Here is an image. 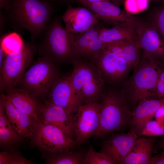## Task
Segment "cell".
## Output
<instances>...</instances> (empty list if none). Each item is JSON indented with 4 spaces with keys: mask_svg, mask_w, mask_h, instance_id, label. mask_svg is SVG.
<instances>
[{
    "mask_svg": "<svg viewBox=\"0 0 164 164\" xmlns=\"http://www.w3.org/2000/svg\"><path fill=\"white\" fill-rule=\"evenodd\" d=\"M73 70L69 78L81 104L99 98L105 86L99 70L91 61L77 58L71 62Z\"/></svg>",
    "mask_w": 164,
    "mask_h": 164,
    "instance_id": "5",
    "label": "cell"
},
{
    "mask_svg": "<svg viewBox=\"0 0 164 164\" xmlns=\"http://www.w3.org/2000/svg\"><path fill=\"white\" fill-rule=\"evenodd\" d=\"M5 53L2 49L0 47V67H1L4 58Z\"/></svg>",
    "mask_w": 164,
    "mask_h": 164,
    "instance_id": "35",
    "label": "cell"
},
{
    "mask_svg": "<svg viewBox=\"0 0 164 164\" xmlns=\"http://www.w3.org/2000/svg\"><path fill=\"white\" fill-rule=\"evenodd\" d=\"M31 143L43 153H53L72 150L75 140L54 125L35 120Z\"/></svg>",
    "mask_w": 164,
    "mask_h": 164,
    "instance_id": "8",
    "label": "cell"
},
{
    "mask_svg": "<svg viewBox=\"0 0 164 164\" xmlns=\"http://www.w3.org/2000/svg\"><path fill=\"white\" fill-rule=\"evenodd\" d=\"M36 46L39 57L44 56L55 63L70 61L75 58V36L69 32L57 19L50 21Z\"/></svg>",
    "mask_w": 164,
    "mask_h": 164,
    "instance_id": "3",
    "label": "cell"
},
{
    "mask_svg": "<svg viewBox=\"0 0 164 164\" xmlns=\"http://www.w3.org/2000/svg\"><path fill=\"white\" fill-rule=\"evenodd\" d=\"M160 0V1H163V2H164V0Z\"/></svg>",
    "mask_w": 164,
    "mask_h": 164,
    "instance_id": "39",
    "label": "cell"
},
{
    "mask_svg": "<svg viewBox=\"0 0 164 164\" xmlns=\"http://www.w3.org/2000/svg\"><path fill=\"white\" fill-rule=\"evenodd\" d=\"M5 97L17 109L35 119L41 102L27 91L16 87L3 93Z\"/></svg>",
    "mask_w": 164,
    "mask_h": 164,
    "instance_id": "19",
    "label": "cell"
},
{
    "mask_svg": "<svg viewBox=\"0 0 164 164\" xmlns=\"http://www.w3.org/2000/svg\"><path fill=\"white\" fill-rule=\"evenodd\" d=\"M133 25L143 55L149 61L164 67V42L158 31L150 22L135 17Z\"/></svg>",
    "mask_w": 164,
    "mask_h": 164,
    "instance_id": "10",
    "label": "cell"
},
{
    "mask_svg": "<svg viewBox=\"0 0 164 164\" xmlns=\"http://www.w3.org/2000/svg\"><path fill=\"white\" fill-rule=\"evenodd\" d=\"M84 155L80 152L72 150L53 153H43L42 155L47 164H81Z\"/></svg>",
    "mask_w": 164,
    "mask_h": 164,
    "instance_id": "24",
    "label": "cell"
},
{
    "mask_svg": "<svg viewBox=\"0 0 164 164\" xmlns=\"http://www.w3.org/2000/svg\"><path fill=\"white\" fill-rule=\"evenodd\" d=\"M91 61L99 70L105 84L122 87L134 68L124 59L106 50Z\"/></svg>",
    "mask_w": 164,
    "mask_h": 164,
    "instance_id": "9",
    "label": "cell"
},
{
    "mask_svg": "<svg viewBox=\"0 0 164 164\" xmlns=\"http://www.w3.org/2000/svg\"><path fill=\"white\" fill-rule=\"evenodd\" d=\"M61 19L67 29L75 36L94 28L99 20L86 7L70 6L61 16Z\"/></svg>",
    "mask_w": 164,
    "mask_h": 164,
    "instance_id": "15",
    "label": "cell"
},
{
    "mask_svg": "<svg viewBox=\"0 0 164 164\" xmlns=\"http://www.w3.org/2000/svg\"><path fill=\"white\" fill-rule=\"evenodd\" d=\"M82 164H114V161L106 154L96 151L91 146L84 155Z\"/></svg>",
    "mask_w": 164,
    "mask_h": 164,
    "instance_id": "28",
    "label": "cell"
},
{
    "mask_svg": "<svg viewBox=\"0 0 164 164\" xmlns=\"http://www.w3.org/2000/svg\"><path fill=\"white\" fill-rule=\"evenodd\" d=\"M100 29L94 28L75 35L74 50L75 58H85L94 39L98 37Z\"/></svg>",
    "mask_w": 164,
    "mask_h": 164,
    "instance_id": "23",
    "label": "cell"
},
{
    "mask_svg": "<svg viewBox=\"0 0 164 164\" xmlns=\"http://www.w3.org/2000/svg\"><path fill=\"white\" fill-rule=\"evenodd\" d=\"M24 43L18 33H9L3 36L0 40V47L5 54L11 53L20 50Z\"/></svg>",
    "mask_w": 164,
    "mask_h": 164,
    "instance_id": "26",
    "label": "cell"
},
{
    "mask_svg": "<svg viewBox=\"0 0 164 164\" xmlns=\"http://www.w3.org/2000/svg\"><path fill=\"white\" fill-rule=\"evenodd\" d=\"M162 67L143 55L122 87L128 103L135 106L144 100L152 98Z\"/></svg>",
    "mask_w": 164,
    "mask_h": 164,
    "instance_id": "4",
    "label": "cell"
},
{
    "mask_svg": "<svg viewBox=\"0 0 164 164\" xmlns=\"http://www.w3.org/2000/svg\"><path fill=\"white\" fill-rule=\"evenodd\" d=\"M133 23L117 25L111 28L100 29L98 38L105 43L118 41H138V36Z\"/></svg>",
    "mask_w": 164,
    "mask_h": 164,
    "instance_id": "22",
    "label": "cell"
},
{
    "mask_svg": "<svg viewBox=\"0 0 164 164\" xmlns=\"http://www.w3.org/2000/svg\"><path fill=\"white\" fill-rule=\"evenodd\" d=\"M105 43V50L124 59L134 68L138 64L141 49L138 41H118Z\"/></svg>",
    "mask_w": 164,
    "mask_h": 164,
    "instance_id": "21",
    "label": "cell"
},
{
    "mask_svg": "<svg viewBox=\"0 0 164 164\" xmlns=\"http://www.w3.org/2000/svg\"><path fill=\"white\" fill-rule=\"evenodd\" d=\"M155 142L153 138H138L121 164H149Z\"/></svg>",
    "mask_w": 164,
    "mask_h": 164,
    "instance_id": "20",
    "label": "cell"
},
{
    "mask_svg": "<svg viewBox=\"0 0 164 164\" xmlns=\"http://www.w3.org/2000/svg\"><path fill=\"white\" fill-rule=\"evenodd\" d=\"M151 0V1H152V0Z\"/></svg>",
    "mask_w": 164,
    "mask_h": 164,
    "instance_id": "40",
    "label": "cell"
},
{
    "mask_svg": "<svg viewBox=\"0 0 164 164\" xmlns=\"http://www.w3.org/2000/svg\"><path fill=\"white\" fill-rule=\"evenodd\" d=\"M149 0H125L126 11L131 14L137 13L146 9L148 7Z\"/></svg>",
    "mask_w": 164,
    "mask_h": 164,
    "instance_id": "31",
    "label": "cell"
},
{
    "mask_svg": "<svg viewBox=\"0 0 164 164\" xmlns=\"http://www.w3.org/2000/svg\"><path fill=\"white\" fill-rule=\"evenodd\" d=\"M138 135L151 137L164 136V126L152 119L145 125Z\"/></svg>",
    "mask_w": 164,
    "mask_h": 164,
    "instance_id": "29",
    "label": "cell"
},
{
    "mask_svg": "<svg viewBox=\"0 0 164 164\" xmlns=\"http://www.w3.org/2000/svg\"><path fill=\"white\" fill-rule=\"evenodd\" d=\"M32 164L35 163L25 157L16 148L0 152V164Z\"/></svg>",
    "mask_w": 164,
    "mask_h": 164,
    "instance_id": "27",
    "label": "cell"
},
{
    "mask_svg": "<svg viewBox=\"0 0 164 164\" xmlns=\"http://www.w3.org/2000/svg\"><path fill=\"white\" fill-rule=\"evenodd\" d=\"M75 141L78 145L94 136L100 126L98 99L81 104L73 117Z\"/></svg>",
    "mask_w": 164,
    "mask_h": 164,
    "instance_id": "11",
    "label": "cell"
},
{
    "mask_svg": "<svg viewBox=\"0 0 164 164\" xmlns=\"http://www.w3.org/2000/svg\"><path fill=\"white\" fill-rule=\"evenodd\" d=\"M150 21V22L156 29L164 42V5L153 12Z\"/></svg>",
    "mask_w": 164,
    "mask_h": 164,
    "instance_id": "30",
    "label": "cell"
},
{
    "mask_svg": "<svg viewBox=\"0 0 164 164\" xmlns=\"http://www.w3.org/2000/svg\"><path fill=\"white\" fill-rule=\"evenodd\" d=\"M160 144L161 148L163 149V150H164V137L163 138Z\"/></svg>",
    "mask_w": 164,
    "mask_h": 164,
    "instance_id": "38",
    "label": "cell"
},
{
    "mask_svg": "<svg viewBox=\"0 0 164 164\" xmlns=\"http://www.w3.org/2000/svg\"><path fill=\"white\" fill-rule=\"evenodd\" d=\"M0 103L3 106L6 114L13 126L24 139H28L32 137L35 119L16 108L2 93Z\"/></svg>",
    "mask_w": 164,
    "mask_h": 164,
    "instance_id": "17",
    "label": "cell"
},
{
    "mask_svg": "<svg viewBox=\"0 0 164 164\" xmlns=\"http://www.w3.org/2000/svg\"><path fill=\"white\" fill-rule=\"evenodd\" d=\"M45 100L73 115L81 104L73 89L69 76L60 77L56 81Z\"/></svg>",
    "mask_w": 164,
    "mask_h": 164,
    "instance_id": "14",
    "label": "cell"
},
{
    "mask_svg": "<svg viewBox=\"0 0 164 164\" xmlns=\"http://www.w3.org/2000/svg\"><path fill=\"white\" fill-rule=\"evenodd\" d=\"M164 102V97L147 99L139 102L132 111L130 123L132 128L138 134L145 125L154 117L157 110Z\"/></svg>",
    "mask_w": 164,
    "mask_h": 164,
    "instance_id": "18",
    "label": "cell"
},
{
    "mask_svg": "<svg viewBox=\"0 0 164 164\" xmlns=\"http://www.w3.org/2000/svg\"><path fill=\"white\" fill-rule=\"evenodd\" d=\"M56 64L46 57H39L26 70L17 87L27 91L39 99L45 100L60 78Z\"/></svg>",
    "mask_w": 164,
    "mask_h": 164,
    "instance_id": "6",
    "label": "cell"
},
{
    "mask_svg": "<svg viewBox=\"0 0 164 164\" xmlns=\"http://www.w3.org/2000/svg\"><path fill=\"white\" fill-rule=\"evenodd\" d=\"M91 11L98 20L113 26L133 23L135 17L110 2H89L78 0Z\"/></svg>",
    "mask_w": 164,
    "mask_h": 164,
    "instance_id": "13",
    "label": "cell"
},
{
    "mask_svg": "<svg viewBox=\"0 0 164 164\" xmlns=\"http://www.w3.org/2000/svg\"><path fill=\"white\" fill-rule=\"evenodd\" d=\"M11 0H0V10L5 9L6 12L9 10Z\"/></svg>",
    "mask_w": 164,
    "mask_h": 164,
    "instance_id": "34",
    "label": "cell"
},
{
    "mask_svg": "<svg viewBox=\"0 0 164 164\" xmlns=\"http://www.w3.org/2000/svg\"><path fill=\"white\" fill-rule=\"evenodd\" d=\"M154 117L159 124L164 126V102L157 110Z\"/></svg>",
    "mask_w": 164,
    "mask_h": 164,
    "instance_id": "32",
    "label": "cell"
},
{
    "mask_svg": "<svg viewBox=\"0 0 164 164\" xmlns=\"http://www.w3.org/2000/svg\"><path fill=\"white\" fill-rule=\"evenodd\" d=\"M138 135L132 128L127 133L113 135L104 142L101 151L108 155L115 164H121Z\"/></svg>",
    "mask_w": 164,
    "mask_h": 164,
    "instance_id": "16",
    "label": "cell"
},
{
    "mask_svg": "<svg viewBox=\"0 0 164 164\" xmlns=\"http://www.w3.org/2000/svg\"><path fill=\"white\" fill-rule=\"evenodd\" d=\"M124 0H112L115 4H121Z\"/></svg>",
    "mask_w": 164,
    "mask_h": 164,
    "instance_id": "37",
    "label": "cell"
},
{
    "mask_svg": "<svg viewBox=\"0 0 164 164\" xmlns=\"http://www.w3.org/2000/svg\"><path fill=\"white\" fill-rule=\"evenodd\" d=\"M98 99L100 126L96 138L121 130L130 124L132 112L122 87L105 84Z\"/></svg>",
    "mask_w": 164,
    "mask_h": 164,
    "instance_id": "2",
    "label": "cell"
},
{
    "mask_svg": "<svg viewBox=\"0 0 164 164\" xmlns=\"http://www.w3.org/2000/svg\"><path fill=\"white\" fill-rule=\"evenodd\" d=\"M23 139L11 122L4 127H0L1 149L6 150L16 148Z\"/></svg>",
    "mask_w": 164,
    "mask_h": 164,
    "instance_id": "25",
    "label": "cell"
},
{
    "mask_svg": "<svg viewBox=\"0 0 164 164\" xmlns=\"http://www.w3.org/2000/svg\"><path fill=\"white\" fill-rule=\"evenodd\" d=\"M157 155L152 156L149 164H164V150Z\"/></svg>",
    "mask_w": 164,
    "mask_h": 164,
    "instance_id": "33",
    "label": "cell"
},
{
    "mask_svg": "<svg viewBox=\"0 0 164 164\" xmlns=\"http://www.w3.org/2000/svg\"><path fill=\"white\" fill-rule=\"evenodd\" d=\"M85 1H86L87 2H101V1H106L108 2L107 0H84Z\"/></svg>",
    "mask_w": 164,
    "mask_h": 164,
    "instance_id": "36",
    "label": "cell"
},
{
    "mask_svg": "<svg viewBox=\"0 0 164 164\" xmlns=\"http://www.w3.org/2000/svg\"><path fill=\"white\" fill-rule=\"evenodd\" d=\"M73 117L65 109L45 100L41 103L36 120L57 127L74 139L75 136Z\"/></svg>",
    "mask_w": 164,
    "mask_h": 164,
    "instance_id": "12",
    "label": "cell"
},
{
    "mask_svg": "<svg viewBox=\"0 0 164 164\" xmlns=\"http://www.w3.org/2000/svg\"><path fill=\"white\" fill-rule=\"evenodd\" d=\"M37 52L36 46L33 43L24 42L19 50L5 54L0 67L1 91L6 92L17 87Z\"/></svg>",
    "mask_w": 164,
    "mask_h": 164,
    "instance_id": "7",
    "label": "cell"
},
{
    "mask_svg": "<svg viewBox=\"0 0 164 164\" xmlns=\"http://www.w3.org/2000/svg\"><path fill=\"white\" fill-rule=\"evenodd\" d=\"M8 18L18 32L28 31L33 41L43 35L53 9L45 0H11Z\"/></svg>",
    "mask_w": 164,
    "mask_h": 164,
    "instance_id": "1",
    "label": "cell"
}]
</instances>
